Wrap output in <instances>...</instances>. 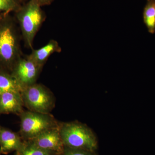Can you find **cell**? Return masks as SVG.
<instances>
[{"mask_svg": "<svg viewBox=\"0 0 155 155\" xmlns=\"http://www.w3.org/2000/svg\"><path fill=\"white\" fill-rule=\"evenodd\" d=\"M17 22L10 14L0 19V69L11 72L17 61L22 58V36Z\"/></svg>", "mask_w": 155, "mask_h": 155, "instance_id": "1", "label": "cell"}, {"mask_svg": "<svg viewBox=\"0 0 155 155\" xmlns=\"http://www.w3.org/2000/svg\"><path fill=\"white\" fill-rule=\"evenodd\" d=\"M14 13L25 47L33 49L35 36L46 19V14L36 0H28Z\"/></svg>", "mask_w": 155, "mask_h": 155, "instance_id": "2", "label": "cell"}, {"mask_svg": "<svg viewBox=\"0 0 155 155\" xmlns=\"http://www.w3.org/2000/svg\"><path fill=\"white\" fill-rule=\"evenodd\" d=\"M59 128L64 146L96 151L97 139L87 125L76 121L59 122Z\"/></svg>", "mask_w": 155, "mask_h": 155, "instance_id": "3", "label": "cell"}, {"mask_svg": "<svg viewBox=\"0 0 155 155\" xmlns=\"http://www.w3.org/2000/svg\"><path fill=\"white\" fill-rule=\"evenodd\" d=\"M19 116V134L24 140H31L46 130L59 126V122L51 114L23 111Z\"/></svg>", "mask_w": 155, "mask_h": 155, "instance_id": "4", "label": "cell"}, {"mask_svg": "<svg viewBox=\"0 0 155 155\" xmlns=\"http://www.w3.org/2000/svg\"><path fill=\"white\" fill-rule=\"evenodd\" d=\"M24 106L28 110L42 114H50L55 105L51 91L41 84L36 83L21 92Z\"/></svg>", "mask_w": 155, "mask_h": 155, "instance_id": "5", "label": "cell"}, {"mask_svg": "<svg viewBox=\"0 0 155 155\" xmlns=\"http://www.w3.org/2000/svg\"><path fill=\"white\" fill-rule=\"evenodd\" d=\"M42 68L27 56H22L14 65L11 73L22 91L37 83Z\"/></svg>", "mask_w": 155, "mask_h": 155, "instance_id": "6", "label": "cell"}, {"mask_svg": "<svg viewBox=\"0 0 155 155\" xmlns=\"http://www.w3.org/2000/svg\"><path fill=\"white\" fill-rule=\"evenodd\" d=\"M29 141L42 149L56 154H63L64 153L65 146L59 126L46 130Z\"/></svg>", "mask_w": 155, "mask_h": 155, "instance_id": "7", "label": "cell"}, {"mask_svg": "<svg viewBox=\"0 0 155 155\" xmlns=\"http://www.w3.org/2000/svg\"><path fill=\"white\" fill-rule=\"evenodd\" d=\"M24 107L21 92L8 91L0 94V114L20 115Z\"/></svg>", "mask_w": 155, "mask_h": 155, "instance_id": "8", "label": "cell"}, {"mask_svg": "<svg viewBox=\"0 0 155 155\" xmlns=\"http://www.w3.org/2000/svg\"><path fill=\"white\" fill-rule=\"evenodd\" d=\"M24 141L19 133L2 126L0 127V150L2 154H8L17 151L22 147Z\"/></svg>", "mask_w": 155, "mask_h": 155, "instance_id": "9", "label": "cell"}, {"mask_svg": "<svg viewBox=\"0 0 155 155\" xmlns=\"http://www.w3.org/2000/svg\"><path fill=\"white\" fill-rule=\"evenodd\" d=\"M61 51L62 48L58 42L56 40L51 39L42 47L31 50L30 54L26 56L39 66L43 67L52 55Z\"/></svg>", "mask_w": 155, "mask_h": 155, "instance_id": "10", "label": "cell"}, {"mask_svg": "<svg viewBox=\"0 0 155 155\" xmlns=\"http://www.w3.org/2000/svg\"><path fill=\"white\" fill-rule=\"evenodd\" d=\"M21 91L22 90L11 72L0 69V94L6 92Z\"/></svg>", "mask_w": 155, "mask_h": 155, "instance_id": "11", "label": "cell"}, {"mask_svg": "<svg viewBox=\"0 0 155 155\" xmlns=\"http://www.w3.org/2000/svg\"><path fill=\"white\" fill-rule=\"evenodd\" d=\"M143 19L148 31L155 33V1H147L143 12Z\"/></svg>", "mask_w": 155, "mask_h": 155, "instance_id": "12", "label": "cell"}, {"mask_svg": "<svg viewBox=\"0 0 155 155\" xmlns=\"http://www.w3.org/2000/svg\"><path fill=\"white\" fill-rule=\"evenodd\" d=\"M57 155L42 149L29 140H24L22 147L15 153V155Z\"/></svg>", "mask_w": 155, "mask_h": 155, "instance_id": "13", "label": "cell"}, {"mask_svg": "<svg viewBox=\"0 0 155 155\" xmlns=\"http://www.w3.org/2000/svg\"><path fill=\"white\" fill-rule=\"evenodd\" d=\"M22 5L19 0H0V16L15 13Z\"/></svg>", "mask_w": 155, "mask_h": 155, "instance_id": "14", "label": "cell"}, {"mask_svg": "<svg viewBox=\"0 0 155 155\" xmlns=\"http://www.w3.org/2000/svg\"><path fill=\"white\" fill-rule=\"evenodd\" d=\"M63 155H97L96 152L65 147Z\"/></svg>", "mask_w": 155, "mask_h": 155, "instance_id": "15", "label": "cell"}, {"mask_svg": "<svg viewBox=\"0 0 155 155\" xmlns=\"http://www.w3.org/2000/svg\"><path fill=\"white\" fill-rule=\"evenodd\" d=\"M42 7L51 5L54 0H36Z\"/></svg>", "mask_w": 155, "mask_h": 155, "instance_id": "16", "label": "cell"}, {"mask_svg": "<svg viewBox=\"0 0 155 155\" xmlns=\"http://www.w3.org/2000/svg\"><path fill=\"white\" fill-rule=\"evenodd\" d=\"M19 1L22 4H24V3H25L27 2V0H19Z\"/></svg>", "mask_w": 155, "mask_h": 155, "instance_id": "17", "label": "cell"}, {"mask_svg": "<svg viewBox=\"0 0 155 155\" xmlns=\"http://www.w3.org/2000/svg\"><path fill=\"white\" fill-rule=\"evenodd\" d=\"M147 1H155V0H147Z\"/></svg>", "mask_w": 155, "mask_h": 155, "instance_id": "18", "label": "cell"}, {"mask_svg": "<svg viewBox=\"0 0 155 155\" xmlns=\"http://www.w3.org/2000/svg\"><path fill=\"white\" fill-rule=\"evenodd\" d=\"M3 15H1V16H0V19H1V18H2V16H3Z\"/></svg>", "mask_w": 155, "mask_h": 155, "instance_id": "19", "label": "cell"}, {"mask_svg": "<svg viewBox=\"0 0 155 155\" xmlns=\"http://www.w3.org/2000/svg\"><path fill=\"white\" fill-rule=\"evenodd\" d=\"M2 152H1V150H0V155H1L2 154Z\"/></svg>", "mask_w": 155, "mask_h": 155, "instance_id": "20", "label": "cell"}, {"mask_svg": "<svg viewBox=\"0 0 155 155\" xmlns=\"http://www.w3.org/2000/svg\"><path fill=\"white\" fill-rule=\"evenodd\" d=\"M63 155V154H61V155Z\"/></svg>", "mask_w": 155, "mask_h": 155, "instance_id": "21", "label": "cell"}, {"mask_svg": "<svg viewBox=\"0 0 155 155\" xmlns=\"http://www.w3.org/2000/svg\"><path fill=\"white\" fill-rule=\"evenodd\" d=\"M1 127V125H0V127Z\"/></svg>", "mask_w": 155, "mask_h": 155, "instance_id": "22", "label": "cell"}]
</instances>
